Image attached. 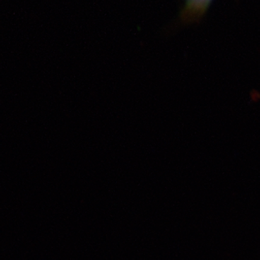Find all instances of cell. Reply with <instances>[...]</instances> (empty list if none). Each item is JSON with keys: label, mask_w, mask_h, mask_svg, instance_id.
<instances>
[{"label": "cell", "mask_w": 260, "mask_h": 260, "mask_svg": "<svg viewBox=\"0 0 260 260\" xmlns=\"http://www.w3.org/2000/svg\"><path fill=\"white\" fill-rule=\"evenodd\" d=\"M212 0H185V5L181 12V20L186 23L197 21L202 18Z\"/></svg>", "instance_id": "obj_1"}]
</instances>
